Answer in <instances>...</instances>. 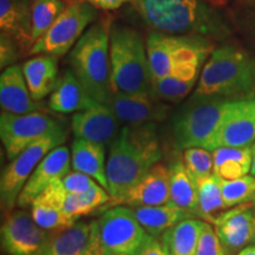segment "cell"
<instances>
[{
	"label": "cell",
	"instance_id": "cell-6",
	"mask_svg": "<svg viewBox=\"0 0 255 255\" xmlns=\"http://www.w3.org/2000/svg\"><path fill=\"white\" fill-rule=\"evenodd\" d=\"M233 101L223 98H193L174 114L171 133L181 150L205 148L215 150L216 136Z\"/></svg>",
	"mask_w": 255,
	"mask_h": 255
},
{
	"label": "cell",
	"instance_id": "cell-27",
	"mask_svg": "<svg viewBox=\"0 0 255 255\" xmlns=\"http://www.w3.org/2000/svg\"><path fill=\"white\" fill-rule=\"evenodd\" d=\"M170 173V201L169 203L199 219V197L197 187L187 173L182 159L176 158L169 165Z\"/></svg>",
	"mask_w": 255,
	"mask_h": 255
},
{
	"label": "cell",
	"instance_id": "cell-34",
	"mask_svg": "<svg viewBox=\"0 0 255 255\" xmlns=\"http://www.w3.org/2000/svg\"><path fill=\"white\" fill-rule=\"evenodd\" d=\"M222 196L227 208L250 202L255 195V176H242L235 180H221Z\"/></svg>",
	"mask_w": 255,
	"mask_h": 255
},
{
	"label": "cell",
	"instance_id": "cell-39",
	"mask_svg": "<svg viewBox=\"0 0 255 255\" xmlns=\"http://www.w3.org/2000/svg\"><path fill=\"white\" fill-rule=\"evenodd\" d=\"M88 2L97 9H103V11H114L122 7L127 2H131L132 0H87Z\"/></svg>",
	"mask_w": 255,
	"mask_h": 255
},
{
	"label": "cell",
	"instance_id": "cell-45",
	"mask_svg": "<svg viewBox=\"0 0 255 255\" xmlns=\"http://www.w3.org/2000/svg\"><path fill=\"white\" fill-rule=\"evenodd\" d=\"M252 201H253V205H254V209H255V195H254V197H253V200H252Z\"/></svg>",
	"mask_w": 255,
	"mask_h": 255
},
{
	"label": "cell",
	"instance_id": "cell-31",
	"mask_svg": "<svg viewBox=\"0 0 255 255\" xmlns=\"http://www.w3.org/2000/svg\"><path fill=\"white\" fill-rule=\"evenodd\" d=\"M199 197V219L212 223L219 219L227 209L221 190V178L215 174L197 181Z\"/></svg>",
	"mask_w": 255,
	"mask_h": 255
},
{
	"label": "cell",
	"instance_id": "cell-23",
	"mask_svg": "<svg viewBox=\"0 0 255 255\" xmlns=\"http://www.w3.org/2000/svg\"><path fill=\"white\" fill-rule=\"evenodd\" d=\"M203 64L201 62L186 64L165 77L155 79L151 83V92L169 104L180 103L193 91L200 78Z\"/></svg>",
	"mask_w": 255,
	"mask_h": 255
},
{
	"label": "cell",
	"instance_id": "cell-7",
	"mask_svg": "<svg viewBox=\"0 0 255 255\" xmlns=\"http://www.w3.org/2000/svg\"><path fill=\"white\" fill-rule=\"evenodd\" d=\"M151 81L163 78L186 64L205 63L213 51L207 37L151 31L146 39Z\"/></svg>",
	"mask_w": 255,
	"mask_h": 255
},
{
	"label": "cell",
	"instance_id": "cell-3",
	"mask_svg": "<svg viewBox=\"0 0 255 255\" xmlns=\"http://www.w3.org/2000/svg\"><path fill=\"white\" fill-rule=\"evenodd\" d=\"M130 4L152 31L208 37L222 30L205 0H132Z\"/></svg>",
	"mask_w": 255,
	"mask_h": 255
},
{
	"label": "cell",
	"instance_id": "cell-15",
	"mask_svg": "<svg viewBox=\"0 0 255 255\" xmlns=\"http://www.w3.org/2000/svg\"><path fill=\"white\" fill-rule=\"evenodd\" d=\"M122 124L107 105L97 103L87 110L73 114L71 130L75 138H84L109 146L119 136Z\"/></svg>",
	"mask_w": 255,
	"mask_h": 255
},
{
	"label": "cell",
	"instance_id": "cell-22",
	"mask_svg": "<svg viewBox=\"0 0 255 255\" xmlns=\"http://www.w3.org/2000/svg\"><path fill=\"white\" fill-rule=\"evenodd\" d=\"M98 102L88 94L87 89L71 69L60 76L55 90L50 95L47 107L56 114H76L94 107Z\"/></svg>",
	"mask_w": 255,
	"mask_h": 255
},
{
	"label": "cell",
	"instance_id": "cell-12",
	"mask_svg": "<svg viewBox=\"0 0 255 255\" xmlns=\"http://www.w3.org/2000/svg\"><path fill=\"white\" fill-rule=\"evenodd\" d=\"M58 122L40 111L17 115L1 111L0 138L8 159H13L26 146L38 141L58 126Z\"/></svg>",
	"mask_w": 255,
	"mask_h": 255
},
{
	"label": "cell",
	"instance_id": "cell-28",
	"mask_svg": "<svg viewBox=\"0 0 255 255\" xmlns=\"http://www.w3.org/2000/svg\"><path fill=\"white\" fill-rule=\"evenodd\" d=\"M133 212L145 232L154 238L161 237L165 231L182 220L193 218L187 212L171 203L150 207H133Z\"/></svg>",
	"mask_w": 255,
	"mask_h": 255
},
{
	"label": "cell",
	"instance_id": "cell-8",
	"mask_svg": "<svg viewBox=\"0 0 255 255\" xmlns=\"http://www.w3.org/2000/svg\"><path fill=\"white\" fill-rule=\"evenodd\" d=\"M68 132L58 124L38 141L33 142L19 152L2 170L0 180V197L2 208L11 210L17 205L19 194L41 159L57 146L64 144Z\"/></svg>",
	"mask_w": 255,
	"mask_h": 255
},
{
	"label": "cell",
	"instance_id": "cell-29",
	"mask_svg": "<svg viewBox=\"0 0 255 255\" xmlns=\"http://www.w3.org/2000/svg\"><path fill=\"white\" fill-rule=\"evenodd\" d=\"M203 223L195 218L182 220L165 231L159 241L169 255H195Z\"/></svg>",
	"mask_w": 255,
	"mask_h": 255
},
{
	"label": "cell",
	"instance_id": "cell-1",
	"mask_svg": "<svg viewBox=\"0 0 255 255\" xmlns=\"http://www.w3.org/2000/svg\"><path fill=\"white\" fill-rule=\"evenodd\" d=\"M161 158L156 124L124 126L109 145L107 158L109 205H121L128 190Z\"/></svg>",
	"mask_w": 255,
	"mask_h": 255
},
{
	"label": "cell",
	"instance_id": "cell-26",
	"mask_svg": "<svg viewBox=\"0 0 255 255\" xmlns=\"http://www.w3.org/2000/svg\"><path fill=\"white\" fill-rule=\"evenodd\" d=\"M97 221H78L71 227L53 232L44 255H84L90 247Z\"/></svg>",
	"mask_w": 255,
	"mask_h": 255
},
{
	"label": "cell",
	"instance_id": "cell-42",
	"mask_svg": "<svg viewBox=\"0 0 255 255\" xmlns=\"http://www.w3.org/2000/svg\"><path fill=\"white\" fill-rule=\"evenodd\" d=\"M252 150V167H251V175L255 176V142L253 143V145L251 146Z\"/></svg>",
	"mask_w": 255,
	"mask_h": 255
},
{
	"label": "cell",
	"instance_id": "cell-19",
	"mask_svg": "<svg viewBox=\"0 0 255 255\" xmlns=\"http://www.w3.org/2000/svg\"><path fill=\"white\" fill-rule=\"evenodd\" d=\"M66 193L62 180L41 191L31 203V215L41 228L50 232H59L66 229L77 222L64 213L63 203Z\"/></svg>",
	"mask_w": 255,
	"mask_h": 255
},
{
	"label": "cell",
	"instance_id": "cell-21",
	"mask_svg": "<svg viewBox=\"0 0 255 255\" xmlns=\"http://www.w3.org/2000/svg\"><path fill=\"white\" fill-rule=\"evenodd\" d=\"M33 0H0V30L17 41L20 49L30 52L32 40Z\"/></svg>",
	"mask_w": 255,
	"mask_h": 255
},
{
	"label": "cell",
	"instance_id": "cell-9",
	"mask_svg": "<svg viewBox=\"0 0 255 255\" xmlns=\"http://www.w3.org/2000/svg\"><path fill=\"white\" fill-rule=\"evenodd\" d=\"M97 18V8L87 0L68 2L49 31L31 47L28 55H52L63 57L76 45L87 27Z\"/></svg>",
	"mask_w": 255,
	"mask_h": 255
},
{
	"label": "cell",
	"instance_id": "cell-16",
	"mask_svg": "<svg viewBox=\"0 0 255 255\" xmlns=\"http://www.w3.org/2000/svg\"><path fill=\"white\" fill-rule=\"evenodd\" d=\"M71 152L65 145H59L51 150L37 165L23 190L19 194L17 206L20 208L31 206L32 201L47 187L62 180L71 168Z\"/></svg>",
	"mask_w": 255,
	"mask_h": 255
},
{
	"label": "cell",
	"instance_id": "cell-33",
	"mask_svg": "<svg viewBox=\"0 0 255 255\" xmlns=\"http://www.w3.org/2000/svg\"><path fill=\"white\" fill-rule=\"evenodd\" d=\"M182 161L194 182L214 174V156L205 148H188L183 150Z\"/></svg>",
	"mask_w": 255,
	"mask_h": 255
},
{
	"label": "cell",
	"instance_id": "cell-25",
	"mask_svg": "<svg viewBox=\"0 0 255 255\" xmlns=\"http://www.w3.org/2000/svg\"><path fill=\"white\" fill-rule=\"evenodd\" d=\"M23 72L32 98L39 102L52 94L58 83V57L36 55L25 62Z\"/></svg>",
	"mask_w": 255,
	"mask_h": 255
},
{
	"label": "cell",
	"instance_id": "cell-20",
	"mask_svg": "<svg viewBox=\"0 0 255 255\" xmlns=\"http://www.w3.org/2000/svg\"><path fill=\"white\" fill-rule=\"evenodd\" d=\"M0 105L2 111L17 115L40 110L39 102L32 98L28 90L21 66H8L0 76Z\"/></svg>",
	"mask_w": 255,
	"mask_h": 255
},
{
	"label": "cell",
	"instance_id": "cell-2",
	"mask_svg": "<svg viewBox=\"0 0 255 255\" xmlns=\"http://www.w3.org/2000/svg\"><path fill=\"white\" fill-rule=\"evenodd\" d=\"M193 98H255L254 62L238 47H216L203 65Z\"/></svg>",
	"mask_w": 255,
	"mask_h": 255
},
{
	"label": "cell",
	"instance_id": "cell-10",
	"mask_svg": "<svg viewBox=\"0 0 255 255\" xmlns=\"http://www.w3.org/2000/svg\"><path fill=\"white\" fill-rule=\"evenodd\" d=\"M100 239L108 255H135L150 235L142 227L131 207H110L98 221Z\"/></svg>",
	"mask_w": 255,
	"mask_h": 255
},
{
	"label": "cell",
	"instance_id": "cell-41",
	"mask_svg": "<svg viewBox=\"0 0 255 255\" xmlns=\"http://www.w3.org/2000/svg\"><path fill=\"white\" fill-rule=\"evenodd\" d=\"M237 255H255V244L250 245L246 248L239 252Z\"/></svg>",
	"mask_w": 255,
	"mask_h": 255
},
{
	"label": "cell",
	"instance_id": "cell-24",
	"mask_svg": "<svg viewBox=\"0 0 255 255\" xmlns=\"http://www.w3.org/2000/svg\"><path fill=\"white\" fill-rule=\"evenodd\" d=\"M107 145L73 138L71 145V164L73 170L89 175L104 189H109L107 177Z\"/></svg>",
	"mask_w": 255,
	"mask_h": 255
},
{
	"label": "cell",
	"instance_id": "cell-5",
	"mask_svg": "<svg viewBox=\"0 0 255 255\" xmlns=\"http://www.w3.org/2000/svg\"><path fill=\"white\" fill-rule=\"evenodd\" d=\"M111 90L124 94L151 92L148 50L142 34L126 25H113L110 32Z\"/></svg>",
	"mask_w": 255,
	"mask_h": 255
},
{
	"label": "cell",
	"instance_id": "cell-35",
	"mask_svg": "<svg viewBox=\"0 0 255 255\" xmlns=\"http://www.w3.org/2000/svg\"><path fill=\"white\" fill-rule=\"evenodd\" d=\"M195 255H227L223 250L215 228L209 222L203 223Z\"/></svg>",
	"mask_w": 255,
	"mask_h": 255
},
{
	"label": "cell",
	"instance_id": "cell-36",
	"mask_svg": "<svg viewBox=\"0 0 255 255\" xmlns=\"http://www.w3.org/2000/svg\"><path fill=\"white\" fill-rule=\"evenodd\" d=\"M62 182L65 190L70 194H82L88 189H90L96 183H98L91 176L77 170L69 171L62 178Z\"/></svg>",
	"mask_w": 255,
	"mask_h": 255
},
{
	"label": "cell",
	"instance_id": "cell-47",
	"mask_svg": "<svg viewBox=\"0 0 255 255\" xmlns=\"http://www.w3.org/2000/svg\"><path fill=\"white\" fill-rule=\"evenodd\" d=\"M6 255H7V254H6Z\"/></svg>",
	"mask_w": 255,
	"mask_h": 255
},
{
	"label": "cell",
	"instance_id": "cell-14",
	"mask_svg": "<svg viewBox=\"0 0 255 255\" xmlns=\"http://www.w3.org/2000/svg\"><path fill=\"white\" fill-rule=\"evenodd\" d=\"M254 205L245 202L226 210L214 222L216 234L227 255H237L253 241L255 215Z\"/></svg>",
	"mask_w": 255,
	"mask_h": 255
},
{
	"label": "cell",
	"instance_id": "cell-44",
	"mask_svg": "<svg viewBox=\"0 0 255 255\" xmlns=\"http://www.w3.org/2000/svg\"><path fill=\"white\" fill-rule=\"evenodd\" d=\"M252 244H255V226H254V235H253V241H252Z\"/></svg>",
	"mask_w": 255,
	"mask_h": 255
},
{
	"label": "cell",
	"instance_id": "cell-30",
	"mask_svg": "<svg viewBox=\"0 0 255 255\" xmlns=\"http://www.w3.org/2000/svg\"><path fill=\"white\" fill-rule=\"evenodd\" d=\"M214 174L221 180H235L251 171V146H220L213 151Z\"/></svg>",
	"mask_w": 255,
	"mask_h": 255
},
{
	"label": "cell",
	"instance_id": "cell-11",
	"mask_svg": "<svg viewBox=\"0 0 255 255\" xmlns=\"http://www.w3.org/2000/svg\"><path fill=\"white\" fill-rule=\"evenodd\" d=\"M52 234L23 208L8 210L0 231L1 248L7 255H44Z\"/></svg>",
	"mask_w": 255,
	"mask_h": 255
},
{
	"label": "cell",
	"instance_id": "cell-38",
	"mask_svg": "<svg viewBox=\"0 0 255 255\" xmlns=\"http://www.w3.org/2000/svg\"><path fill=\"white\" fill-rule=\"evenodd\" d=\"M135 255H169L168 252L157 239L151 237L144 242V245L137 251Z\"/></svg>",
	"mask_w": 255,
	"mask_h": 255
},
{
	"label": "cell",
	"instance_id": "cell-40",
	"mask_svg": "<svg viewBox=\"0 0 255 255\" xmlns=\"http://www.w3.org/2000/svg\"><path fill=\"white\" fill-rule=\"evenodd\" d=\"M84 255H108L105 253V250L102 245L101 239H100V229H98V221H97V226L95 228V233H94V238H92L91 245L89 247V250L87 251V253Z\"/></svg>",
	"mask_w": 255,
	"mask_h": 255
},
{
	"label": "cell",
	"instance_id": "cell-17",
	"mask_svg": "<svg viewBox=\"0 0 255 255\" xmlns=\"http://www.w3.org/2000/svg\"><path fill=\"white\" fill-rule=\"evenodd\" d=\"M255 142V98L233 101L216 136L220 146H250Z\"/></svg>",
	"mask_w": 255,
	"mask_h": 255
},
{
	"label": "cell",
	"instance_id": "cell-13",
	"mask_svg": "<svg viewBox=\"0 0 255 255\" xmlns=\"http://www.w3.org/2000/svg\"><path fill=\"white\" fill-rule=\"evenodd\" d=\"M103 104L127 126H143L164 122L171 113L170 104L148 94H124L111 91Z\"/></svg>",
	"mask_w": 255,
	"mask_h": 255
},
{
	"label": "cell",
	"instance_id": "cell-18",
	"mask_svg": "<svg viewBox=\"0 0 255 255\" xmlns=\"http://www.w3.org/2000/svg\"><path fill=\"white\" fill-rule=\"evenodd\" d=\"M170 201L169 167L156 163L128 190L121 205L129 207L161 206Z\"/></svg>",
	"mask_w": 255,
	"mask_h": 255
},
{
	"label": "cell",
	"instance_id": "cell-37",
	"mask_svg": "<svg viewBox=\"0 0 255 255\" xmlns=\"http://www.w3.org/2000/svg\"><path fill=\"white\" fill-rule=\"evenodd\" d=\"M23 52L19 44L13 38L7 34L1 33L0 38V66L6 69L14 65V62L19 58V53Z\"/></svg>",
	"mask_w": 255,
	"mask_h": 255
},
{
	"label": "cell",
	"instance_id": "cell-4",
	"mask_svg": "<svg viewBox=\"0 0 255 255\" xmlns=\"http://www.w3.org/2000/svg\"><path fill=\"white\" fill-rule=\"evenodd\" d=\"M113 21L103 18L95 21L79 38L69 55L71 70L88 94L103 104L111 94L110 32Z\"/></svg>",
	"mask_w": 255,
	"mask_h": 255
},
{
	"label": "cell",
	"instance_id": "cell-46",
	"mask_svg": "<svg viewBox=\"0 0 255 255\" xmlns=\"http://www.w3.org/2000/svg\"><path fill=\"white\" fill-rule=\"evenodd\" d=\"M115 255H129V254H115Z\"/></svg>",
	"mask_w": 255,
	"mask_h": 255
},
{
	"label": "cell",
	"instance_id": "cell-43",
	"mask_svg": "<svg viewBox=\"0 0 255 255\" xmlns=\"http://www.w3.org/2000/svg\"><path fill=\"white\" fill-rule=\"evenodd\" d=\"M207 1L213 2V4H223V2H225L226 0H207Z\"/></svg>",
	"mask_w": 255,
	"mask_h": 255
},
{
	"label": "cell",
	"instance_id": "cell-32",
	"mask_svg": "<svg viewBox=\"0 0 255 255\" xmlns=\"http://www.w3.org/2000/svg\"><path fill=\"white\" fill-rule=\"evenodd\" d=\"M64 0H33L32 2V40L36 43L49 31L66 8Z\"/></svg>",
	"mask_w": 255,
	"mask_h": 255
}]
</instances>
